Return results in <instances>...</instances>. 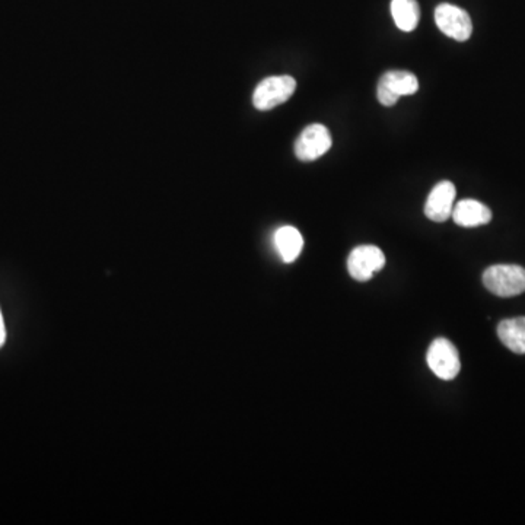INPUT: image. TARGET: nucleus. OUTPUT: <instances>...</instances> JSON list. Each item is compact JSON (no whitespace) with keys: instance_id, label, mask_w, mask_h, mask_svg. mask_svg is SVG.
<instances>
[{"instance_id":"obj_13","label":"nucleus","mask_w":525,"mask_h":525,"mask_svg":"<svg viewBox=\"0 0 525 525\" xmlns=\"http://www.w3.org/2000/svg\"><path fill=\"white\" fill-rule=\"evenodd\" d=\"M4 341H6V327H4V316L0 311V348L4 345Z\"/></svg>"},{"instance_id":"obj_1","label":"nucleus","mask_w":525,"mask_h":525,"mask_svg":"<svg viewBox=\"0 0 525 525\" xmlns=\"http://www.w3.org/2000/svg\"><path fill=\"white\" fill-rule=\"evenodd\" d=\"M483 285L496 297H518L525 292V269L517 265L490 266L483 273Z\"/></svg>"},{"instance_id":"obj_10","label":"nucleus","mask_w":525,"mask_h":525,"mask_svg":"<svg viewBox=\"0 0 525 525\" xmlns=\"http://www.w3.org/2000/svg\"><path fill=\"white\" fill-rule=\"evenodd\" d=\"M275 247L282 260L293 263L304 249V238L295 226L286 225L275 233Z\"/></svg>"},{"instance_id":"obj_5","label":"nucleus","mask_w":525,"mask_h":525,"mask_svg":"<svg viewBox=\"0 0 525 525\" xmlns=\"http://www.w3.org/2000/svg\"><path fill=\"white\" fill-rule=\"evenodd\" d=\"M435 22L438 29L455 41H467L473 32V24L469 13L455 4H438L435 9Z\"/></svg>"},{"instance_id":"obj_11","label":"nucleus","mask_w":525,"mask_h":525,"mask_svg":"<svg viewBox=\"0 0 525 525\" xmlns=\"http://www.w3.org/2000/svg\"><path fill=\"white\" fill-rule=\"evenodd\" d=\"M497 336L511 352L525 355V317L501 321Z\"/></svg>"},{"instance_id":"obj_7","label":"nucleus","mask_w":525,"mask_h":525,"mask_svg":"<svg viewBox=\"0 0 525 525\" xmlns=\"http://www.w3.org/2000/svg\"><path fill=\"white\" fill-rule=\"evenodd\" d=\"M385 266V256L375 245H359L348 258V270L357 282H368Z\"/></svg>"},{"instance_id":"obj_6","label":"nucleus","mask_w":525,"mask_h":525,"mask_svg":"<svg viewBox=\"0 0 525 525\" xmlns=\"http://www.w3.org/2000/svg\"><path fill=\"white\" fill-rule=\"evenodd\" d=\"M332 135L323 125H311L302 130L295 142V155L304 162L318 160L332 148Z\"/></svg>"},{"instance_id":"obj_8","label":"nucleus","mask_w":525,"mask_h":525,"mask_svg":"<svg viewBox=\"0 0 525 525\" xmlns=\"http://www.w3.org/2000/svg\"><path fill=\"white\" fill-rule=\"evenodd\" d=\"M457 190L451 181H441L431 190L425 205V215L433 222L448 221L453 215Z\"/></svg>"},{"instance_id":"obj_12","label":"nucleus","mask_w":525,"mask_h":525,"mask_svg":"<svg viewBox=\"0 0 525 525\" xmlns=\"http://www.w3.org/2000/svg\"><path fill=\"white\" fill-rule=\"evenodd\" d=\"M391 15L398 29L412 32L416 29L421 20V8L416 0H393Z\"/></svg>"},{"instance_id":"obj_2","label":"nucleus","mask_w":525,"mask_h":525,"mask_svg":"<svg viewBox=\"0 0 525 525\" xmlns=\"http://www.w3.org/2000/svg\"><path fill=\"white\" fill-rule=\"evenodd\" d=\"M295 89H297V80L289 75L266 78L254 89V107L260 111L275 109L277 105L286 103L293 95Z\"/></svg>"},{"instance_id":"obj_3","label":"nucleus","mask_w":525,"mask_h":525,"mask_svg":"<svg viewBox=\"0 0 525 525\" xmlns=\"http://www.w3.org/2000/svg\"><path fill=\"white\" fill-rule=\"evenodd\" d=\"M426 362H428L431 371L444 381L454 380L462 369L457 348L444 337H439L437 340L432 341V345L430 346V349L426 353Z\"/></svg>"},{"instance_id":"obj_9","label":"nucleus","mask_w":525,"mask_h":525,"mask_svg":"<svg viewBox=\"0 0 525 525\" xmlns=\"http://www.w3.org/2000/svg\"><path fill=\"white\" fill-rule=\"evenodd\" d=\"M451 217L463 228H476L492 221V210L481 201L464 199L454 205Z\"/></svg>"},{"instance_id":"obj_4","label":"nucleus","mask_w":525,"mask_h":525,"mask_svg":"<svg viewBox=\"0 0 525 525\" xmlns=\"http://www.w3.org/2000/svg\"><path fill=\"white\" fill-rule=\"evenodd\" d=\"M419 89V80L412 72L390 70L385 72L378 82V101L384 107H393L400 96L414 95Z\"/></svg>"}]
</instances>
